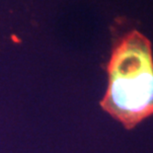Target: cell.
Here are the masks:
<instances>
[{
  "instance_id": "cell-1",
  "label": "cell",
  "mask_w": 153,
  "mask_h": 153,
  "mask_svg": "<svg viewBox=\"0 0 153 153\" xmlns=\"http://www.w3.org/2000/svg\"><path fill=\"white\" fill-rule=\"evenodd\" d=\"M108 87L100 105L126 129L153 116L151 43L133 30L116 45L107 65Z\"/></svg>"
}]
</instances>
